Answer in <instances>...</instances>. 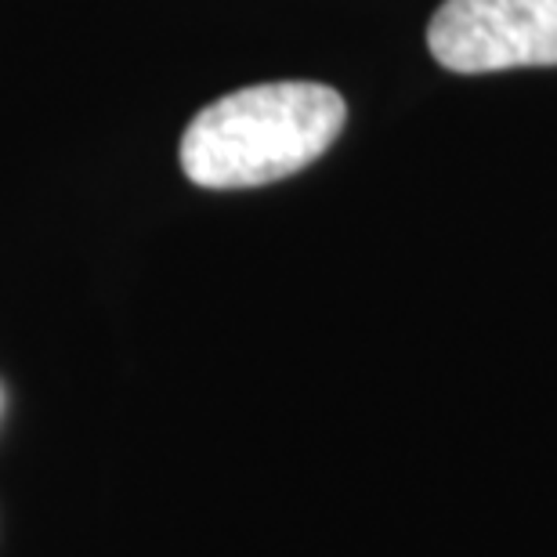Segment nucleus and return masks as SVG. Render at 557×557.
Returning a JSON list of instances; mask_svg holds the SVG:
<instances>
[{"label":"nucleus","instance_id":"f03ea898","mask_svg":"<svg viewBox=\"0 0 557 557\" xmlns=\"http://www.w3.org/2000/svg\"><path fill=\"white\" fill-rule=\"evenodd\" d=\"M428 48L453 73L557 65V0H445Z\"/></svg>","mask_w":557,"mask_h":557},{"label":"nucleus","instance_id":"f257e3e1","mask_svg":"<svg viewBox=\"0 0 557 557\" xmlns=\"http://www.w3.org/2000/svg\"><path fill=\"white\" fill-rule=\"evenodd\" d=\"M344 120L348 106L326 84H250L199 109L177 156L199 188H258L315 163Z\"/></svg>","mask_w":557,"mask_h":557}]
</instances>
